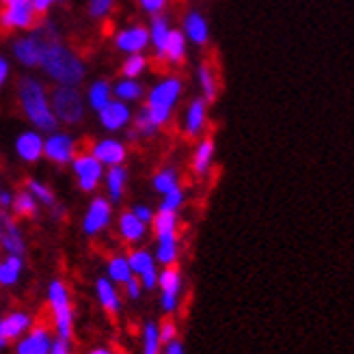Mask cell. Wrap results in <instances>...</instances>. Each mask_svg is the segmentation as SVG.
<instances>
[{
	"instance_id": "obj_21",
	"label": "cell",
	"mask_w": 354,
	"mask_h": 354,
	"mask_svg": "<svg viewBox=\"0 0 354 354\" xmlns=\"http://www.w3.org/2000/svg\"><path fill=\"white\" fill-rule=\"evenodd\" d=\"M182 32L186 35L188 44L203 48L209 44V22L201 11H188L182 20Z\"/></svg>"
},
{
	"instance_id": "obj_28",
	"label": "cell",
	"mask_w": 354,
	"mask_h": 354,
	"mask_svg": "<svg viewBox=\"0 0 354 354\" xmlns=\"http://www.w3.org/2000/svg\"><path fill=\"white\" fill-rule=\"evenodd\" d=\"M153 257L160 266H175L180 259V238H177V234L156 236Z\"/></svg>"
},
{
	"instance_id": "obj_5",
	"label": "cell",
	"mask_w": 354,
	"mask_h": 354,
	"mask_svg": "<svg viewBox=\"0 0 354 354\" xmlns=\"http://www.w3.org/2000/svg\"><path fill=\"white\" fill-rule=\"evenodd\" d=\"M52 111L59 126H80L86 115V100L78 86H55L50 91Z\"/></svg>"
},
{
	"instance_id": "obj_9",
	"label": "cell",
	"mask_w": 354,
	"mask_h": 354,
	"mask_svg": "<svg viewBox=\"0 0 354 354\" xmlns=\"http://www.w3.org/2000/svg\"><path fill=\"white\" fill-rule=\"evenodd\" d=\"M69 167H72L76 186H78L82 192H86V194H88V192H95V190L104 184L106 167H104L88 149H86V151H78V156L74 158V162L69 165Z\"/></svg>"
},
{
	"instance_id": "obj_25",
	"label": "cell",
	"mask_w": 354,
	"mask_h": 354,
	"mask_svg": "<svg viewBox=\"0 0 354 354\" xmlns=\"http://www.w3.org/2000/svg\"><path fill=\"white\" fill-rule=\"evenodd\" d=\"M128 180H130V173H128L126 165H117V167H109V169H106V173H104L106 197L113 201V205L119 203L123 197H126Z\"/></svg>"
},
{
	"instance_id": "obj_43",
	"label": "cell",
	"mask_w": 354,
	"mask_h": 354,
	"mask_svg": "<svg viewBox=\"0 0 354 354\" xmlns=\"http://www.w3.org/2000/svg\"><path fill=\"white\" fill-rule=\"evenodd\" d=\"M123 290H126V296L130 300H138L140 294H143V286H140V279L138 277H132L126 286H123Z\"/></svg>"
},
{
	"instance_id": "obj_51",
	"label": "cell",
	"mask_w": 354,
	"mask_h": 354,
	"mask_svg": "<svg viewBox=\"0 0 354 354\" xmlns=\"http://www.w3.org/2000/svg\"><path fill=\"white\" fill-rule=\"evenodd\" d=\"M50 214H52V218H55V221H61V218L65 216V207H63L61 203H57L55 207L50 209Z\"/></svg>"
},
{
	"instance_id": "obj_8",
	"label": "cell",
	"mask_w": 354,
	"mask_h": 354,
	"mask_svg": "<svg viewBox=\"0 0 354 354\" xmlns=\"http://www.w3.org/2000/svg\"><path fill=\"white\" fill-rule=\"evenodd\" d=\"M78 138L63 130H52L44 138V158L57 167H69L78 156Z\"/></svg>"
},
{
	"instance_id": "obj_10",
	"label": "cell",
	"mask_w": 354,
	"mask_h": 354,
	"mask_svg": "<svg viewBox=\"0 0 354 354\" xmlns=\"http://www.w3.org/2000/svg\"><path fill=\"white\" fill-rule=\"evenodd\" d=\"M113 221V201L109 197H93L86 205L82 216V234L86 238H95L111 227Z\"/></svg>"
},
{
	"instance_id": "obj_2",
	"label": "cell",
	"mask_w": 354,
	"mask_h": 354,
	"mask_svg": "<svg viewBox=\"0 0 354 354\" xmlns=\"http://www.w3.org/2000/svg\"><path fill=\"white\" fill-rule=\"evenodd\" d=\"M15 97L24 119L35 130L48 134L59 128V121L55 117V111H52L50 91L41 78L30 74L20 76L15 82Z\"/></svg>"
},
{
	"instance_id": "obj_3",
	"label": "cell",
	"mask_w": 354,
	"mask_h": 354,
	"mask_svg": "<svg viewBox=\"0 0 354 354\" xmlns=\"http://www.w3.org/2000/svg\"><path fill=\"white\" fill-rule=\"evenodd\" d=\"M182 95H184V80L177 74H167L151 84V88L145 93L143 111L153 121V126L158 130L167 128L171 123Z\"/></svg>"
},
{
	"instance_id": "obj_36",
	"label": "cell",
	"mask_w": 354,
	"mask_h": 354,
	"mask_svg": "<svg viewBox=\"0 0 354 354\" xmlns=\"http://www.w3.org/2000/svg\"><path fill=\"white\" fill-rule=\"evenodd\" d=\"M177 227H180V218H177V212H162L158 209L151 221L153 236H167V234H177Z\"/></svg>"
},
{
	"instance_id": "obj_14",
	"label": "cell",
	"mask_w": 354,
	"mask_h": 354,
	"mask_svg": "<svg viewBox=\"0 0 354 354\" xmlns=\"http://www.w3.org/2000/svg\"><path fill=\"white\" fill-rule=\"evenodd\" d=\"M132 109H130V104L126 102H121L117 97H113L109 104L104 106V109L97 111V121H100V126L106 130V132H121V130H128L132 126Z\"/></svg>"
},
{
	"instance_id": "obj_27",
	"label": "cell",
	"mask_w": 354,
	"mask_h": 354,
	"mask_svg": "<svg viewBox=\"0 0 354 354\" xmlns=\"http://www.w3.org/2000/svg\"><path fill=\"white\" fill-rule=\"evenodd\" d=\"M95 296H97L100 307L106 313L117 315L121 311V296H119V292L115 288V283L109 277H100L95 281Z\"/></svg>"
},
{
	"instance_id": "obj_49",
	"label": "cell",
	"mask_w": 354,
	"mask_h": 354,
	"mask_svg": "<svg viewBox=\"0 0 354 354\" xmlns=\"http://www.w3.org/2000/svg\"><path fill=\"white\" fill-rule=\"evenodd\" d=\"M57 3H61V0H32V5H35V9H37L39 15H46Z\"/></svg>"
},
{
	"instance_id": "obj_42",
	"label": "cell",
	"mask_w": 354,
	"mask_h": 354,
	"mask_svg": "<svg viewBox=\"0 0 354 354\" xmlns=\"http://www.w3.org/2000/svg\"><path fill=\"white\" fill-rule=\"evenodd\" d=\"M136 5H138V9L143 11V13L153 17V15H160V13L167 11L169 0H136Z\"/></svg>"
},
{
	"instance_id": "obj_34",
	"label": "cell",
	"mask_w": 354,
	"mask_h": 354,
	"mask_svg": "<svg viewBox=\"0 0 354 354\" xmlns=\"http://www.w3.org/2000/svg\"><path fill=\"white\" fill-rule=\"evenodd\" d=\"M106 274L115 283V286H126V283L134 277L128 255H115L109 259V266H106Z\"/></svg>"
},
{
	"instance_id": "obj_16",
	"label": "cell",
	"mask_w": 354,
	"mask_h": 354,
	"mask_svg": "<svg viewBox=\"0 0 354 354\" xmlns=\"http://www.w3.org/2000/svg\"><path fill=\"white\" fill-rule=\"evenodd\" d=\"M130 268L134 272V277L140 279V286L143 290H156L158 288V261L153 257V253H149L147 249H134L128 255Z\"/></svg>"
},
{
	"instance_id": "obj_54",
	"label": "cell",
	"mask_w": 354,
	"mask_h": 354,
	"mask_svg": "<svg viewBox=\"0 0 354 354\" xmlns=\"http://www.w3.org/2000/svg\"><path fill=\"white\" fill-rule=\"evenodd\" d=\"M7 3H11V0H0V5H7Z\"/></svg>"
},
{
	"instance_id": "obj_53",
	"label": "cell",
	"mask_w": 354,
	"mask_h": 354,
	"mask_svg": "<svg viewBox=\"0 0 354 354\" xmlns=\"http://www.w3.org/2000/svg\"><path fill=\"white\" fill-rule=\"evenodd\" d=\"M7 350V342L5 339H0V354H3Z\"/></svg>"
},
{
	"instance_id": "obj_40",
	"label": "cell",
	"mask_w": 354,
	"mask_h": 354,
	"mask_svg": "<svg viewBox=\"0 0 354 354\" xmlns=\"http://www.w3.org/2000/svg\"><path fill=\"white\" fill-rule=\"evenodd\" d=\"M115 5H117V0H88L86 13H88L91 20L104 22V20H109V17H111Z\"/></svg>"
},
{
	"instance_id": "obj_46",
	"label": "cell",
	"mask_w": 354,
	"mask_h": 354,
	"mask_svg": "<svg viewBox=\"0 0 354 354\" xmlns=\"http://www.w3.org/2000/svg\"><path fill=\"white\" fill-rule=\"evenodd\" d=\"M9 76H11V63L5 55H0V91H3V86L7 84Z\"/></svg>"
},
{
	"instance_id": "obj_32",
	"label": "cell",
	"mask_w": 354,
	"mask_h": 354,
	"mask_svg": "<svg viewBox=\"0 0 354 354\" xmlns=\"http://www.w3.org/2000/svg\"><path fill=\"white\" fill-rule=\"evenodd\" d=\"M39 201L32 197L30 190H20V192H13V203H11V212L17 218H30L35 221L39 216Z\"/></svg>"
},
{
	"instance_id": "obj_47",
	"label": "cell",
	"mask_w": 354,
	"mask_h": 354,
	"mask_svg": "<svg viewBox=\"0 0 354 354\" xmlns=\"http://www.w3.org/2000/svg\"><path fill=\"white\" fill-rule=\"evenodd\" d=\"M50 354H72V346H69L67 339H55V344H52V350Z\"/></svg>"
},
{
	"instance_id": "obj_1",
	"label": "cell",
	"mask_w": 354,
	"mask_h": 354,
	"mask_svg": "<svg viewBox=\"0 0 354 354\" xmlns=\"http://www.w3.org/2000/svg\"><path fill=\"white\" fill-rule=\"evenodd\" d=\"M48 32V41L41 55L39 69L41 74L55 84V86H80L86 80V61L78 50L67 46L57 32V26L46 22L44 24Z\"/></svg>"
},
{
	"instance_id": "obj_15",
	"label": "cell",
	"mask_w": 354,
	"mask_h": 354,
	"mask_svg": "<svg viewBox=\"0 0 354 354\" xmlns=\"http://www.w3.org/2000/svg\"><path fill=\"white\" fill-rule=\"evenodd\" d=\"M88 151H91L106 169L117 167V165H126V160H128V143L117 136H104V138L93 140Z\"/></svg>"
},
{
	"instance_id": "obj_20",
	"label": "cell",
	"mask_w": 354,
	"mask_h": 354,
	"mask_svg": "<svg viewBox=\"0 0 354 354\" xmlns=\"http://www.w3.org/2000/svg\"><path fill=\"white\" fill-rule=\"evenodd\" d=\"M214 158H216V143L214 138L201 136L194 145L192 158H190V169L197 177H207L212 167H214Z\"/></svg>"
},
{
	"instance_id": "obj_48",
	"label": "cell",
	"mask_w": 354,
	"mask_h": 354,
	"mask_svg": "<svg viewBox=\"0 0 354 354\" xmlns=\"http://www.w3.org/2000/svg\"><path fill=\"white\" fill-rule=\"evenodd\" d=\"M160 354H186V350H184V344L180 339H173V342L165 344Z\"/></svg>"
},
{
	"instance_id": "obj_6",
	"label": "cell",
	"mask_w": 354,
	"mask_h": 354,
	"mask_svg": "<svg viewBox=\"0 0 354 354\" xmlns=\"http://www.w3.org/2000/svg\"><path fill=\"white\" fill-rule=\"evenodd\" d=\"M39 17L32 0H11L7 5H0V30L28 32L39 26Z\"/></svg>"
},
{
	"instance_id": "obj_18",
	"label": "cell",
	"mask_w": 354,
	"mask_h": 354,
	"mask_svg": "<svg viewBox=\"0 0 354 354\" xmlns=\"http://www.w3.org/2000/svg\"><path fill=\"white\" fill-rule=\"evenodd\" d=\"M207 102L199 95L188 102L182 117V132L188 138H201L207 130Z\"/></svg>"
},
{
	"instance_id": "obj_12",
	"label": "cell",
	"mask_w": 354,
	"mask_h": 354,
	"mask_svg": "<svg viewBox=\"0 0 354 354\" xmlns=\"http://www.w3.org/2000/svg\"><path fill=\"white\" fill-rule=\"evenodd\" d=\"M158 288H160V307L165 313H173L180 305V296L184 288V277L177 266H165L162 272H158Z\"/></svg>"
},
{
	"instance_id": "obj_52",
	"label": "cell",
	"mask_w": 354,
	"mask_h": 354,
	"mask_svg": "<svg viewBox=\"0 0 354 354\" xmlns=\"http://www.w3.org/2000/svg\"><path fill=\"white\" fill-rule=\"evenodd\" d=\"M88 354H113V352H111L109 348H93Z\"/></svg>"
},
{
	"instance_id": "obj_31",
	"label": "cell",
	"mask_w": 354,
	"mask_h": 354,
	"mask_svg": "<svg viewBox=\"0 0 354 354\" xmlns=\"http://www.w3.org/2000/svg\"><path fill=\"white\" fill-rule=\"evenodd\" d=\"M113 84L109 80H104V78H97L93 80L91 84L86 86V91H84V100H86V106L91 111H100L104 109L106 104H109L113 100Z\"/></svg>"
},
{
	"instance_id": "obj_39",
	"label": "cell",
	"mask_w": 354,
	"mask_h": 354,
	"mask_svg": "<svg viewBox=\"0 0 354 354\" xmlns=\"http://www.w3.org/2000/svg\"><path fill=\"white\" fill-rule=\"evenodd\" d=\"M143 354H160L162 352V339H160V326L156 322H145L143 326Z\"/></svg>"
},
{
	"instance_id": "obj_11",
	"label": "cell",
	"mask_w": 354,
	"mask_h": 354,
	"mask_svg": "<svg viewBox=\"0 0 354 354\" xmlns=\"http://www.w3.org/2000/svg\"><path fill=\"white\" fill-rule=\"evenodd\" d=\"M0 251L5 255H22L26 253V240L17 216L11 209L0 207Z\"/></svg>"
},
{
	"instance_id": "obj_19",
	"label": "cell",
	"mask_w": 354,
	"mask_h": 354,
	"mask_svg": "<svg viewBox=\"0 0 354 354\" xmlns=\"http://www.w3.org/2000/svg\"><path fill=\"white\" fill-rule=\"evenodd\" d=\"M55 337L46 326H32L15 344V354H50Z\"/></svg>"
},
{
	"instance_id": "obj_50",
	"label": "cell",
	"mask_w": 354,
	"mask_h": 354,
	"mask_svg": "<svg viewBox=\"0 0 354 354\" xmlns=\"http://www.w3.org/2000/svg\"><path fill=\"white\" fill-rule=\"evenodd\" d=\"M11 203H13V192L0 190V207H3V209H11Z\"/></svg>"
},
{
	"instance_id": "obj_33",
	"label": "cell",
	"mask_w": 354,
	"mask_h": 354,
	"mask_svg": "<svg viewBox=\"0 0 354 354\" xmlns=\"http://www.w3.org/2000/svg\"><path fill=\"white\" fill-rule=\"evenodd\" d=\"M24 270V257L22 255H5L0 257V286L13 288L22 277Z\"/></svg>"
},
{
	"instance_id": "obj_41",
	"label": "cell",
	"mask_w": 354,
	"mask_h": 354,
	"mask_svg": "<svg viewBox=\"0 0 354 354\" xmlns=\"http://www.w3.org/2000/svg\"><path fill=\"white\" fill-rule=\"evenodd\" d=\"M186 203V192L182 186H177L169 192L162 194V199H160V205H158V209H162V212H180Z\"/></svg>"
},
{
	"instance_id": "obj_7",
	"label": "cell",
	"mask_w": 354,
	"mask_h": 354,
	"mask_svg": "<svg viewBox=\"0 0 354 354\" xmlns=\"http://www.w3.org/2000/svg\"><path fill=\"white\" fill-rule=\"evenodd\" d=\"M48 41V32L44 26H37V30H28L22 37H15L11 41V55L13 59L26 69H35L41 63V55Z\"/></svg>"
},
{
	"instance_id": "obj_13",
	"label": "cell",
	"mask_w": 354,
	"mask_h": 354,
	"mask_svg": "<svg viewBox=\"0 0 354 354\" xmlns=\"http://www.w3.org/2000/svg\"><path fill=\"white\" fill-rule=\"evenodd\" d=\"M113 44L121 55H138L149 48V26L145 24H128L115 32Z\"/></svg>"
},
{
	"instance_id": "obj_26",
	"label": "cell",
	"mask_w": 354,
	"mask_h": 354,
	"mask_svg": "<svg viewBox=\"0 0 354 354\" xmlns=\"http://www.w3.org/2000/svg\"><path fill=\"white\" fill-rule=\"evenodd\" d=\"M188 46L190 44L186 39V35L182 32V28H173L167 39V46H165L162 63L169 67H180L188 57Z\"/></svg>"
},
{
	"instance_id": "obj_30",
	"label": "cell",
	"mask_w": 354,
	"mask_h": 354,
	"mask_svg": "<svg viewBox=\"0 0 354 354\" xmlns=\"http://www.w3.org/2000/svg\"><path fill=\"white\" fill-rule=\"evenodd\" d=\"M197 84H199L201 97H203L207 104L216 102L218 91H221V84H218L216 69L212 67L209 63H201V65L197 67Z\"/></svg>"
},
{
	"instance_id": "obj_35",
	"label": "cell",
	"mask_w": 354,
	"mask_h": 354,
	"mask_svg": "<svg viewBox=\"0 0 354 354\" xmlns=\"http://www.w3.org/2000/svg\"><path fill=\"white\" fill-rule=\"evenodd\" d=\"M151 186H153L156 192H160V194H165V192H169V190H173L177 186H182L180 184V171L173 169V167L158 169L153 173V177H151Z\"/></svg>"
},
{
	"instance_id": "obj_22",
	"label": "cell",
	"mask_w": 354,
	"mask_h": 354,
	"mask_svg": "<svg viewBox=\"0 0 354 354\" xmlns=\"http://www.w3.org/2000/svg\"><path fill=\"white\" fill-rule=\"evenodd\" d=\"M32 328V315L26 311H9L5 317H0V339L17 342L24 333Z\"/></svg>"
},
{
	"instance_id": "obj_24",
	"label": "cell",
	"mask_w": 354,
	"mask_h": 354,
	"mask_svg": "<svg viewBox=\"0 0 354 354\" xmlns=\"http://www.w3.org/2000/svg\"><path fill=\"white\" fill-rule=\"evenodd\" d=\"M147 223L140 221L132 209L128 212H121L119 218H117V232L121 236L123 242H130V244H138L143 242L147 236Z\"/></svg>"
},
{
	"instance_id": "obj_55",
	"label": "cell",
	"mask_w": 354,
	"mask_h": 354,
	"mask_svg": "<svg viewBox=\"0 0 354 354\" xmlns=\"http://www.w3.org/2000/svg\"><path fill=\"white\" fill-rule=\"evenodd\" d=\"M0 190H3V188H0Z\"/></svg>"
},
{
	"instance_id": "obj_38",
	"label": "cell",
	"mask_w": 354,
	"mask_h": 354,
	"mask_svg": "<svg viewBox=\"0 0 354 354\" xmlns=\"http://www.w3.org/2000/svg\"><path fill=\"white\" fill-rule=\"evenodd\" d=\"M26 190L32 192V197L39 201L41 207L52 209L59 201H57V194L52 192V188L48 184H44L41 180H26Z\"/></svg>"
},
{
	"instance_id": "obj_29",
	"label": "cell",
	"mask_w": 354,
	"mask_h": 354,
	"mask_svg": "<svg viewBox=\"0 0 354 354\" xmlns=\"http://www.w3.org/2000/svg\"><path fill=\"white\" fill-rule=\"evenodd\" d=\"M145 84L140 82V78H126L121 76L115 84H113V95L126 104H136L140 100H145Z\"/></svg>"
},
{
	"instance_id": "obj_17",
	"label": "cell",
	"mask_w": 354,
	"mask_h": 354,
	"mask_svg": "<svg viewBox=\"0 0 354 354\" xmlns=\"http://www.w3.org/2000/svg\"><path fill=\"white\" fill-rule=\"evenodd\" d=\"M44 138H46L44 132L35 130V128L20 132L13 140L15 156L26 165H37L44 158Z\"/></svg>"
},
{
	"instance_id": "obj_37",
	"label": "cell",
	"mask_w": 354,
	"mask_h": 354,
	"mask_svg": "<svg viewBox=\"0 0 354 354\" xmlns=\"http://www.w3.org/2000/svg\"><path fill=\"white\" fill-rule=\"evenodd\" d=\"M149 69V59L145 52H138V55H128L121 63V76L126 78H140Z\"/></svg>"
},
{
	"instance_id": "obj_44",
	"label": "cell",
	"mask_w": 354,
	"mask_h": 354,
	"mask_svg": "<svg viewBox=\"0 0 354 354\" xmlns=\"http://www.w3.org/2000/svg\"><path fill=\"white\" fill-rule=\"evenodd\" d=\"M132 212H134V214H136L140 221H143V223H147V225H151L153 214H156V212H153L149 205H145V203H136V205L132 207Z\"/></svg>"
},
{
	"instance_id": "obj_4",
	"label": "cell",
	"mask_w": 354,
	"mask_h": 354,
	"mask_svg": "<svg viewBox=\"0 0 354 354\" xmlns=\"http://www.w3.org/2000/svg\"><path fill=\"white\" fill-rule=\"evenodd\" d=\"M48 307L55 320V333L59 339H72L74 333V307L72 296H69L67 286L61 279H52L48 286Z\"/></svg>"
},
{
	"instance_id": "obj_23",
	"label": "cell",
	"mask_w": 354,
	"mask_h": 354,
	"mask_svg": "<svg viewBox=\"0 0 354 354\" xmlns=\"http://www.w3.org/2000/svg\"><path fill=\"white\" fill-rule=\"evenodd\" d=\"M171 30H173V26H171L169 17L165 13L151 17V22H149V48L153 52V61L156 63H162L165 46H167Z\"/></svg>"
},
{
	"instance_id": "obj_45",
	"label": "cell",
	"mask_w": 354,
	"mask_h": 354,
	"mask_svg": "<svg viewBox=\"0 0 354 354\" xmlns=\"http://www.w3.org/2000/svg\"><path fill=\"white\" fill-rule=\"evenodd\" d=\"M160 339H162V346L173 342V339H177V326H175V322H165L160 326Z\"/></svg>"
}]
</instances>
